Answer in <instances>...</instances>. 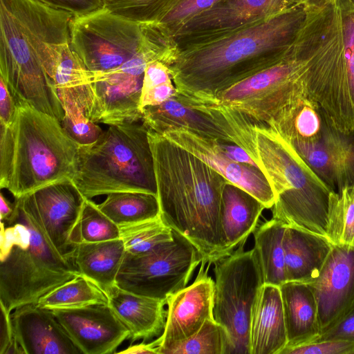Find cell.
I'll return each mask as SVG.
<instances>
[{"label": "cell", "instance_id": "cell-13", "mask_svg": "<svg viewBox=\"0 0 354 354\" xmlns=\"http://www.w3.org/2000/svg\"><path fill=\"white\" fill-rule=\"evenodd\" d=\"M153 61L167 62L161 50L142 41L140 51L115 68L92 72L93 109L91 120L115 125L142 118L140 101L145 68Z\"/></svg>", "mask_w": 354, "mask_h": 354}, {"label": "cell", "instance_id": "cell-24", "mask_svg": "<svg viewBox=\"0 0 354 354\" xmlns=\"http://www.w3.org/2000/svg\"><path fill=\"white\" fill-rule=\"evenodd\" d=\"M279 289L288 339L285 348L315 342L322 330L317 302L311 284L286 281Z\"/></svg>", "mask_w": 354, "mask_h": 354}, {"label": "cell", "instance_id": "cell-45", "mask_svg": "<svg viewBox=\"0 0 354 354\" xmlns=\"http://www.w3.org/2000/svg\"><path fill=\"white\" fill-rule=\"evenodd\" d=\"M15 101L7 84L0 77V124L10 126L15 111Z\"/></svg>", "mask_w": 354, "mask_h": 354}, {"label": "cell", "instance_id": "cell-4", "mask_svg": "<svg viewBox=\"0 0 354 354\" xmlns=\"http://www.w3.org/2000/svg\"><path fill=\"white\" fill-rule=\"evenodd\" d=\"M10 126L0 124V187L18 198L44 186L72 180L80 145L57 118L15 102Z\"/></svg>", "mask_w": 354, "mask_h": 354}, {"label": "cell", "instance_id": "cell-10", "mask_svg": "<svg viewBox=\"0 0 354 354\" xmlns=\"http://www.w3.org/2000/svg\"><path fill=\"white\" fill-rule=\"evenodd\" d=\"M143 124L162 134L176 127L232 143L243 148L257 165L254 124L242 113L216 100L185 97L177 92L165 102L142 111Z\"/></svg>", "mask_w": 354, "mask_h": 354}, {"label": "cell", "instance_id": "cell-12", "mask_svg": "<svg viewBox=\"0 0 354 354\" xmlns=\"http://www.w3.org/2000/svg\"><path fill=\"white\" fill-rule=\"evenodd\" d=\"M142 41L143 23L105 7L71 21V46L92 72L120 66L140 51Z\"/></svg>", "mask_w": 354, "mask_h": 354}, {"label": "cell", "instance_id": "cell-8", "mask_svg": "<svg viewBox=\"0 0 354 354\" xmlns=\"http://www.w3.org/2000/svg\"><path fill=\"white\" fill-rule=\"evenodd\" d=\"M148 132L143 123L109 125L94 143L80 146L72 181L84 198L120 192L157 195Z\"/></svg>", "mask_w": 354, "mask_h": 354}, {"label": "cell", "instance_id": "cell-15", "mask_svg": "<svg viewBox=\"0 0 354 354\" xmlns=\"http://www.w3.org/2000/svg\"><path fill=\"white\" fill-rule=\"evenodd\" d=\"M202 261L194 281L166 300V322L159 337L158 354L167 351L196 333L213 315L214 281L208 275L210 264Z\"/></svg>", "mask_w": 354, "mask_h": 354}, {"label": "cell", "instance_id": "cell-17", "mask_svg": "<svg viewBox=\"0 0 354 354\" xmlns=\"http://www.w3.org/2000/svg\"><path fill=\"white\" fill-rule=\"evenodd\" d=\"M24 196L35 209L54 248L64 258L73 262L76 245L71 243L70 235L85 198L72 180L54 183Z\"/></svg>", "mask_w": 354, "mask_h": 354}, {"label": "cell", "instance_id": "cell-39", "mask_svg": "<svg viewBox=\"0 0 354 354\" xmlns=\"http://www.w3.org/2000/svg\"><path fill=\"white\" fill-rule=\"evenodd\" d=\"M218 1L220 0H174L156 22L172 36L187 21L210 8Z\"/></svg>", "mask_w": 354, "mask_h": 354}, {"label": "cell", "instance_id": "cell-35", "mask_svg": "<svg viewBox=\"0 0 354 354\" xmlns=\"http://www.w3.org/2000/svg\"><path fill=\"white\" fill-rule=\"evenodd\" d=\"M227 348L226 330L214 319H210L196 333L166 354H227Z\"/></svg>", "mask_w": 354, "mask_h": 354}, {"label": "cell", "instance_id": "cell-31", "mask_svg": "<svg viewBox=\"0 0 354 354\" xmlns=\"http://www.w3.org/2000/svg\"><path fill=\"white\" fill-rule=\"evenodd\" d=\"M104 304H109L107 295L81 274L53 289L37 302L39 307L52 310Z\"/></svg>", "mask_w": 354, "mask_h": 354}, {"label": "cell", "instance_id": "cell-23", "mask_svg": "<svg viewBox=\"0 0 354 354\" xmlns=\"http://www.w3.org/2000/svg\"><path fill=\"white\" fill-rule=\"evenodd\" d=\"M287 281L314 283L332 250L326 237L286 225L283 235Z\"/></svg>", "mask_w": 354, "mask_h": 354}, {"label": "cell", "instance_id": "cell-44", "mask_svg": "<svg viewBox=\"0 0 354 354\" xmlns=\"http://www.w3.org/2000/svg\"><path fill=\"white\" fill-rule=\"evenodd\" d=\"M52 8L71 12L74 17L104 7L103 0H37Z\"/></svg>", "mask_w": 354, "mask_h": 354}, {"label": "cell", "instance_id": "cell-27", "mask_svg": "<svg viewBox=\"0 0 354 354\" xmlns=\"http://www.w3.org/2000/svg\"><path fill=\"white\" fill-rule=\"evenodd\" d=\"M126 253L120 239L75 245L73 263L81 275L96 284L107 295L116 286V277Z\"/></svg>", "mask_w": 354, "mask_h": 354}, {"label": "cell", "instance_id": "cell-43", "mask_svg": "<svg viewBox=\"0 0 354 354\" xmlns=\"http://www.w3.org/2000/svg\"><path fill=\"white\" fill-rule=\"evenodd\" d=\"M0 354H24L16 339L11 313L0 304Z\"/></svg>", "mask_w": 354, "mask_h": 354}, {"label": "cell", "instance_id": "cell-7", "mask_svg": "<svg viewBox=\"0 0 354 354\" xmlns=\"http://www.w3.org/2000/svg\"><path fill=\"white\" fill-rule=\"evenodd\" d=\"M254 127L257 165L275 195L272 218L328 238L333 190L276 131L263 124Z\"/></svg>", "mask_w": 354, "mask_h": 354}, {"label": "cell", "instance_id": "cell-14", "mask_svg": "<svg viewBox=\"0 0 354 354\" xmlns=\"http://www.w3.org/2000/svg\"><path fill=\"white\" fill-rule=\"evenodd\" d=\"M298 3V0H220L171 36L177 55L230 35Z\"/></svg>", "mask_w": 354, "mask_h": 354}, {"label": "cell", "instance_id": "cell-11", "mask_svg": "<svg viewBox=\"0 0 354 354\" xmlns=\"http://www.w3.org/2000/svg\"><path fill=\"white\" fill-rule=\"evenodd\" d=\"M203 260L198 249L173 230L171 241L148 252L140 254L126 252L116 277V286L136 295L166 301L186 287Z\"/></svg>", "mask_w": 354, "mask_h": 354}, {"label": "cell", "instance_id": "cell-26", "mask_svg": "<svg viewBox=\"0 0 354 354\" xmlns=\"http://www.w3.org/2000/svg\"><path fill=\"white\" fill-rule=\"evenodd\" d=\"M288 343L281 291L263 284L250 328V354H280Z\"/></svg>", "mask_w": 354, "mask_h": 354}, {"label": "cell", "instance_id": "cell-30", "mask_svg": "<svg viewBox=\"0 0 354 354\" xmlns=\"http://www.w3.org/2000/svg\"><path fill=\"white\" fill-rule=\"evenodd\" d=\"M98 208L119 227L160 216L156 194L142 192H120L106 195Z\"/></svg>", "mask_w": 354, "mask_h": 354}, {"label": "cell", "instance_id": "cell-32", "mask_svg": "<svg viewBox=\"0 0 354 354\" xmlns=\"http://www.w3.org/2000/svg\"><path fill=\"white\" fill-rule=\"evenodd\" d=\"M120 238V227L91 199L84 198L78 220L70 235L73 245Z\"/></svg>", "mask_w": 354, "mask_h": 354}, {"label": "cell", "instance_id": "cell-46", "mask_svg": "<svg viewBox=\"0 0 354 354\" xmlns=\"http://www.w3.org/2000/svg\"><path fill=\"white\" fill-rule=\"evenodd\" d=\"M220 146L223 152L232 160L243 164L250 165H258L250 156V155L239 146L228 142H223L220 141Z\"/></svg>", "mask_w": 354, "mask_h": 354}, {"label": "cell", "instance_id": "cell-37", "mask_svg": "<svg viewBox=\"0 0 354 354\" xmlns=\"http://www.w3.org/2000/svg\"><path fill=\"white\" fill-rule=\"evenodd\" d=\"M64 110L62 126L80 146L94 143L103 133L102 129L86 116L76 102L68 96L59 97Z\"/></svg>", "mask_w": 354, "mask_h": 354}, {"label": "cell", "instance_id": "cell-16", "mask_svg": "<svg viewBox=\"0 0 354 354\" xmlns=\"http://www.w3.org/2000/svg\"><path fill=\"white\" fill-rule=\"evenodd\" d=\"M162 135L198 157L229 182L252 194L266 209L273 207L275 202L274 193L260 168L231 160L223 152L219 140L181 127L169 129Z\"/></svg>", "mask_w": 354, "mask_h": 354}, {"label": "cell", "instance_id": "cell-33", "mask_svg": "<svg viewBox=\"0 0 354 354\" xmlns=\"http://www.w3.org/2000/svg\"><path fill=\"white\" fill-rule=\"evenodd\" d=\"M328 239L354 246V184L330 193Z\"/></svg>", "mask_w": 354, "mask_h": 354}, {"label": "cell", "instance_id": "cell-19", "mask_svg": "<svg viewBox=\"0 0 354 354\" xmlns=\"http://www.w3.org/2000/svg\"><path fill=\"white\" fill-rule=\"evenodd\" d=\"M310 284L322 331L354 305V246L333 243L318 279Z\"/></svg>", "mask_w": 354, "mask_h": 354}, {"label": "cell", "instance_id": "cell-5", "mask_svg": "<svg viewBox=\"0 0 354 354\" xmlns=\"http://www.w3.org/2000/svg\"><path fill=\"white\" fill-rule=\"evenodd\" d=\"M0 304L11 313L80 275L54 248L25 196L15 198L10 217L1 221Z\"/></svg>", "mask_w": 354, "mask_h": 354}, {"label": "cell", "instance_id": "cell-40", "mask_svg": "<svg viewBox=\"0 0 354 354\" xmlns=\"http://www.w3.org/2000/svg\"><path fill=\"white\" fill-rule=\"evenodd\" d=\"M342 32V53L348 80L354 90V6L348 0H335Z\"/></svg>", "mask_w": 354, "mask_h": 354}, {"label": "cell", "instance_id": "cell-21", "mask_svg": "<svg viewBox=\"0 0 354 354\" xmlns=\"http://www.w3.org/2000/svg\"><path fill=\"white\" fill-rule=\"evenodd\" d=\"M15 335L24 354H81L52 310L26 304L11 313Z\"/></svg>", "mask_w": 354, "mask_h": 354}, {"label": "cell", "instance_id": "cell-6", "mask_svg": "<svg viewBox=\"0 0 354 354\" xmlns=\"http://www.w3.org/2000/svg\"><path fill=\"white\" fill-rule=\"evenodd\" d=\"M337 13L334 1L322 8H310L281 62L221 92L215 100L242 113L254 125L272 127L284 111L309 94L304 78L308 60Z\"/></svg>", "mask_w": 354, "mask_h": 354}, {"label": "cell", "instance_id": "cell-3", "mask_svg": "<svg viewBox=\"0 0 354 354\" xmlns=\"http://www.w3.org/2000/svg\"><path fill=\"white\" fill-rule=\"evenodd\" d=\"M148 138L162 220L214 263L223 252L219 217L228 180L162 134L149 130Z\"/></svg>", "mask_w": 354, "mask_h": 354}, {"label": "cell", "instance_id": "cell-42", "mask_svg": "<svg viewBox=\"0 0 354 354\" xmlns=\"http://www.w3.org/2000/svg\"><path fill=\"white\" fill-rule=\"evenodd\" d=\"M330 339L354 342V305L336 322L322 330L315 342Z\"/></svg>", "mask_w": 354, "mask_h": 354}, {"label": "cell", "instance_id": "cell-20", "mask_svg": "<svg viewBox=\"0 0 354 354\" xmlns=\"http://www.w3.org/2000/svg\"><path fill=\"white\" fill-rule=\"evenodd\" d=\"M291 145L333 191L354 184V132L345 133L328 124L317 142Z\"/></svg>", "mask_w": 354, "mask_h": 354}, {"label": "cell", "instance_id": "cell-9", "mask_svg": "<svg viewBox=\"0 0 354 354\" xmlns=\"http://www.w3.org/2000/svg\"><path fill=\"white\" fill-rule=\"evenodd\" d=\"M240 245L230 254L214 262V319L228 336L227 354H250V328L264 284L254 249Z\"/></svg>", "mask_w": 354, "mask_h": 354}, {"label": "cell", "instance_id": "cell-29", "mask_svg": "<svg viewBox=\"0 0 354 354\" xmlns=\"http://www.w3.org/2000/svg\"><path fill=\"white\" fill-rule=\"evenodd\" d=\"M286 225L272 218L259 225L254 233L255 250L264 284L280 286L287 281L283 235Z\"/></svg>", "mask_w": 354, "mask_h": 354}, {"label": "cell", "instance_id": "cell-22", "mask_svg": "<svg viewBox=\"0 0 354 354\" xmlns=\"http://www.w3.org/2000/svg\"><path fill=\"white\" fill-rule=\"evenodd\" d=\"M264 209V205L248 192L229 181L225 184L219 217L221 258L245 244Z\"/></svg>", "mask_w": 354, "mask_h": 354}, {"label": "cell", "instance_id": "cell-25", "mask_svg": "<svg viewBox=\"0 0 354 354\" xmlns=\"http://www.w3.org/2000/svg\"><path fill=\"white\" fill-rule=\"evenodd\" d=\"M109 305L130 331L133 343L146 341L162 333L166 301L136 295L115 287L108 294Z\"/></svg>", "mask_w": 354, "mask_h": 354}, {"label": "cell", "instance_id": "cell-34", "mask_svg": "<svg viewBox=\"0 0 354 354\" xmlns=\"http://www.w3.org/2000/svg\"><path fill=\"white\" fill-rule=\"evenodd\" d=\"M127 252L140 254L173 239V230L161 217L120 227Z\"/></svg>", "mask_w": 354, "mask_h": 354}, {"label": "cell", "instance_id": "cell-47", "mask_svg": "<svg viewBox=\"0 0 354 354\" xmlns=\"http://www.w3.org/2000/svg\"><path fill=\"white\" fill-rule=\"evenodd\" d=\"M160 345V339L158 337L153 342L145 344L144 342L140 344H131L124 350L115 352V353L139 354V353H157Z\"/></svg>", "mask_w": 354, "mask_h": 354}, {"label": "cell", "instance_id": "cell-2", "mask_svg": "<svg viewBox=\"0 0 354 354\" xmlns=\"http://www.w3.org/2000/svg\"><path fill=\"white\" fill-rule=\"evenodd\" d=\"M73 17L37 0H0V77L15 101L50 115L61 111L49 74L70 44Z\"/></svg>", "mask_w": 354, "mask_h": 354}, {"label": "cell", "instance_id": "cell-48", "mask_svg": "<svg viewBox=\"0 0 354 354\" xmlns=\"http://www.w3.org/2000/svg\"><path fill=\"white\" fill-rule=\"evenodd\" d=\"M0 216L1 221L8 220L14 211V203L12 204L3 195L0 194Z\"/></svg>", "mask_w": 354, "mask_h": 354}, {"label": "cell", "instance_id": "cell-49", "mask_svg": "<svg viewBox=\"0 0 354 354\" xmlns=\"http://www.w3.org/2000/svg\"><path fill=\"white\" fill-rule=\"evenodd\" d=\"M299 3L310 8H322L333 0H298Z\"/></svg>", "mask_w": 354, "mask_h": 354}, {"label": "cell", "instance_id": "cell-38", "mask_svg": "<svg viewBox=\"0 0 354 354\" xmlns=\"http://www.w3.org/2000/svg\"><path fill=\"white\" fill-rule=\"evenodd\" d=\"M111 12L141 22H156L174 0H103Z\"/></svg>", "mask_w": 354, "mask_h": 354}, {"label": "cell", "instance_id": "cell-41", "mask_svg": "<svg viewBox=\"0 0 354 354\" xmlns=\"http://www.w3.org/2000/svg\"><path fill=\"white\" fill-rule=\"evenodd\" d=\"M280 354H354V342L330 339L285 348Z\"/></svg>", "mask_w": 354, "mask_h": 354}, {"label": "cell", "instance_id": "cell-1", "mask_svg": "<svg viewBox=\"0 0 354 354\" xmlns=\"http://www.w3.org/2000/svg\"><path fill=\"white\" fill-rule=\"evenodd\" d=\"M310 8L299 3L267 19L179 53L169 66L176 92L215 100L232 85L281 62L296 40Z\"/></svg>", "mask_w": 354, "mask_h": 354}, {"label": "cell", "instance_id": "cell-28", "mask_svg": "<svg viewBox=\"0 0 354 354\" xmlns=\"http://www.w3.org/2000/svg\"><path fill=\"white\" fill-rule=\"evenodd\" d=\"M328 124L319 104L308 94L284 111L270 128L290 144L313 143L320 140Z\"/></svg>", "mask_w": 354, "mask_h": 354}, {"label": "cell", "instance_id": "cell-50", "mask_svg": "<svg viewBox=\"0 0 354 354\" xmlns=\"http://www.w3.org/2000/svg\"><path fill=\"white\" fill-rule=\"evenodd\" d=\"M354 6V0H348Z\"/></svg>", "mask_w": 354, "mask_h": 354}, {"label": "cell", "instance_id": "cell-36", "mask_svg": "<svg viewBox=\"0 0 354 354\" xmlns=\"http://www.w3.org/2000/svg\"><path fill=\"white\" fill-rule=\"evenodd\" d=\"M176 89L167 65L160 61L147 64L143 78L140 109L159 105L173 97Z\"/></svg>", "mask_w": 354, "mask_h": 354}, {"label": "cell", "instance_id": "cell-18", "mask_svg": "<svg viewBox=\"0 0 354 354\" xmlns=\"http://www.w3.org/2000/svg\"><path fill=\"white\" fill-rule=\"evenodd\" d=\"M83 354L115 353L130 331L109 304L53 310Z\"/></svg>", "mask_w": 354, "mask_h": 354}]
</instances>
